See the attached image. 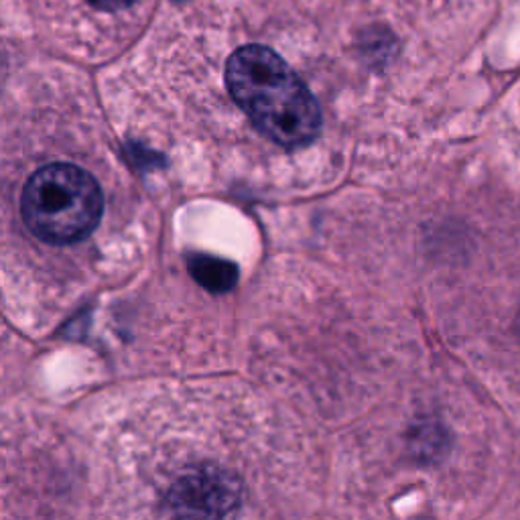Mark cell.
Instances as JSON below:
<instances>
[{
    "label": "cell",
    "mask_w": 520,
    "mask_h": 520,
    "mask_svg": "<svg viewBox=\"0 0 520 520\" xmlns=\"http://www.w3.org/2000/svg\"><path fill=\"white\" fill-rule=\"evenodd\" d=\"M122 169L104 139L0 137V275L55 315L96 283L128 228Z\"/></svg>",
    "instance_id": "6da1fadb"
},
{
    "label": "cell",
    "mask_w": 520,
    "mask_h": 520,
    "mask_svg": "<svg viewBox=\"0 0 520 520\" xmlns=\"http://www.w3.org/2000/svg\"><path fill=\"white\" fill-rule=\"evenodd\" d=\"M226 88L258 133L281 147L309 145L321 128L309 88L269 47L244 45L226 63Z\"/></svg>",
    "instance_id": "7a4b0ae2"
},
{
    "label": "cell",
    "mask_w": 520,
    "mask_h": 520,
    "mask_svg": "<svg viewBox=\"0 0 520 520\" xmlns=\"http://www.w3.org/2000/svg\"><path fill=\"white\" fill-rule=\"evenodd\" d=\"M88 3L102 11H120V9H128L130 5H135V0H88Z\"/></svg>",
    "instance_id": "277c9868"
},
{
    "label": "cell",
    "mask_w": 520,
    "mask_h": 520,
    "mask_svg": "<svg viewBox=\"0 0 520 520\" xmlns=\"http://www.w3.org/2000/svg\"><path fill=\"white\" fill-rule=\"evenodd\" d=\"M175 3H183V0H175Z\"/></svg>",
    "instance_id": "5b68a950"
},
{
    "label": "cell",
    "mask_w": 520,
    "mask_h": 520,
    "mask_svg": "<svg viewBox=\"0 0 520 520\" xmlns=\"http://www.w3.org/2000/svg\"><path fill=\"white\" fill-rule=\"evenodd\" d=\"M189 271L195 281L212 293H228L234 289L238 281V269L230 263V260L208 256V254L191 256Z\"/></svg>",
    "instance_id": "3957f363"
}]
</instances>
